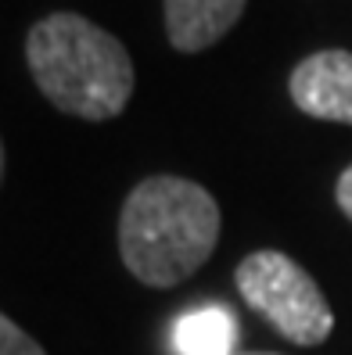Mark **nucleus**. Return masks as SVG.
Wrapping results in <instances>:
<instances>
[{"instance_id": "6e6552de", "label": "nucleus", "mask_w": 352, "mask_h": 355, "mask_svg": "<svg viewBox=\"0 0 352 355\" xmlns=\"http://www.w3.org/2000/svg\"><path fill=\"white\" fill-rule=\"evenodd\" d=\"M335 198H338V205H342V212L352 219V165L338 176V191H335Z\"/></svg>"}, {"instance_id": "f03ea898", "label": "nucleus", "mask_w": 352, "mask_h": 355, "mask_svg": "<svg viewBox=\"0 0 352 355\" xmlns=\"http://www.w3.org/2000/svg\"><path fill=\"white\" fill-rule=\"evenodd\" d=\"M26 58L36 87L65 115L105 122L130 104L133 61L126 47L83 15L58 11L36 22Z\"/></svg>"}, {"instance_id": "20e7f679", "label": "nucleus", "mask_w": 352, "mask_h": 355, "mask_svg": "<svg viewBox=\"0 0 352 355\" xmlns=\"http://www.w3.org/2000/svg\"><path fill=\"white\" fill-rule=\"evenodd\" d=\"M292 101L305 115L352 126V54L320 51L292 72Z\"/></svg>"}, {"instance_id": "f257e3e1", "label": "nucleus", "mask_w": 352, "mask_h": 355, "mask_svg": "<svg viewBox=\"0 0 352 355\" xmlns=\"http://www.w3.org/2000/svg\"><path fill=\"white\" fill-rule=\"evenodd\" d=\"M219 241L216 198L183 176H148L137 183L119 216V252L148 287H176Z\"/></svg>"}, {"instance_id": "0eeeda50", "label": "nucleus", "mask_w": 352, "mask_h": 355, "mask_svg": "<svg viewBox=\"0 0 352 355\" xmlns=\"http://www.w3.org/2000/svg\"><path fill=\"white\" fill-rule=\"evenodd\" d=\"M0 355H44V348H40L15 320H8L4 312H0Z\"/></svg>"}, {"instance_id": "423d86ee", "label": "nucleus", "mask_w": 352, "mask_h": 355, "mask_svg": "<svg viewBox=\"0 0 352 355\" xmlns=\"http://www.w3.org/2000/svg\"><path fill=\"white\" fill-rule=\"evenodd\" d=\"M237 323L223 305H201L180 316L173 345L180 355H237Z\"/></svg>"}, {"instance_id": "1a4fd4ad", "label": "nucleus", "mask_w": 352, "mask_h": 355, "mask_svg": "<svg viewBox=\"0 0 352 355\" xmlns=\"http://www.w3.org/2000/svg\"><path fill=\"white\" fill-rule=\"evenodd\" d=\"M0 176H4V144H0Z\"/></svg>"}, {"instance_id": "9d476101", "label": "nucleus", "mask_w": 352, "mask_h": 355, "mask_svg": "<svg viewBox=\"0 0 352 355\" xmlns=\"http://www.w3.org/2000/svg\"><path fill=\"white\" fill-rule=\"evenodd\" d=\"M237 355H274V352H237Z\"/></svg>"}, {"instance_id": "7ed1b4c3", "label": "nucleus", "mask_w": 352, "mask_h": 355, "mask_svg": "<svg viewBox=\"0 0 352 355\" xmlns=\"http://www.w3.org/2000/svg\"><path fill=\"white\" fill-rule=\"evenodd\" d=\"M237 291L277 334L295 345H320L335 330L324 291L305 269L280 252H252L237 266Z\"/></svg>"}, {"instance_id": "39448f33", "label": "nucleus", "mask_w": 352, "mask_h": 355, "mask_svg": "<svg viewBox=\"0 0 352 355\" xmlns=\"http://www.w3.org/2000/svg\"><path fill=\"white\" fill-rule=\"evenodd\" d=\"M244 0H165V33L183 54L219 44L237 26Z\"/></svg>"}]
</instances>
